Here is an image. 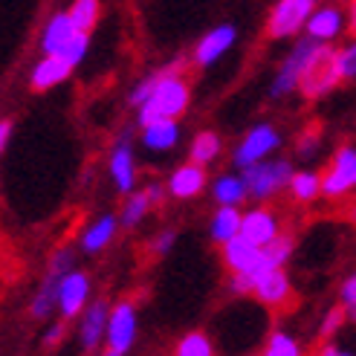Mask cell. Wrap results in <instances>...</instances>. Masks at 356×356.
<instances>
[{"label":"cell","instance_id":"d4e9b609","mask_svg":"<svg viewBox=\"0 0 356 356\" xmlns=\"http://www.w3.org/2000/svg\"><path fill=\"white\" fill-rule=\"evenodd\" d=\"M290 191L296 203H313L322 194V174H310V171H298L290 180Z\"/></svg>","mask_w":356,"mask_h":356},{"label":"cell","instance_id":"83f0119b","mask_svg":"<svg viewBox=\"0 0 356 356\" xmlns=\"http://www.w3.org/2000/svg\"><path fill=\"white\" fill-rule=\"evenodd\" d=\"M174 356H215V348H211V339L203 330H191L177 342Z\"/></svg>","mask_w":356,"mask_h":356},{"label":"cell","instance_id":"ffe728a7","mask_svg":"<svg viewBox=\"0 0 356 356\" xmlns=\"http://www.w3.org/2000/svg\"><path fill=\"white\" fill-rule=\"evenodd\" d=\"M177 139H180V128H177L174 119H156L142 128V142L151 151H168L177 145Z\"/></svg>","mask_w":356,"mask_h":356},{"label":"cell","instance_id":"4fadbf2b","mask_svg":"<svg viewBox=\"0 0 356 356\" xmlns=\"http://www.w3.org/2000/svg\"><path fill=\"white\" fill-rule=\"evenodd\" d=\"M241 235L249 238L258 246H270L278 235H281V226L278 218L273 215L270 209H252L243 215V226H241Z\"/></svg>","mask_w":356,"mask_h":356},{"label":"cell","instance_id":"e0dca14e","mask_svg":"<svg viewBox=\"0 0 356 356\" xmlns=\"http://www.w3.org/2000/svg\"><path fill=\"white\" fill-rule=\"evenodd\" d=\"M70 73H73V64L64 56H44L32 70V90H49V87L61 84Z\"/></svg>","mask_w":356,"mask_h":356},{"label":"cell","instance_id":"44dd1931","mask_svg":"<svg viewBox=\"0 0 356 356\" xmlns=\"http://www.w3.org/2000/svg\"><path fill=\"white\" fill-rule=\"evenodd\" d=\"M241 226H243V215L238 211V206H220L218 215L211 218V241H218L220 246L226 241H232L241 235Z\"/></svg>","mask_w":356,"mask_h":356},{"label":"cell","instance_id":"9a60e30c","mask_svg":"<svg viewBox=\"0 0 356 356\" xmlns=\"http://www.w3.org/2000/svg\"><path fill=\"white\" fill-rule=\"evenodd\" d=\"M111 177L119 191L131 194L136 186V168H134V148H131V139L122 136L116 142V148L111 154Z\"/></svg>","mask_w":356,"mask_h":356},{"label":"cell","instance_id":"8d00e7d4","mask_svg":"<svg viewBox=\"0 0 356 356\" xmlns=\"http://www.w3.org/2000/svg\"><path fill=\"white\" fill-rule=\"evenodd\" d=\"M61 339H64V322H61V325H52V327L47 330V336H44V342H47L49 348H52V345H58Z\"/></svg>","mask_w":356,"mask_h":356},{"label":"cell","instance_id":"7c38bea8","mask_svg":"<svg viewBox=\"0 0 356 356\" xmlns=\"http://www.w3.org/2000/svg\"><path fill=\"white\" fill-rule=\"evenodd\" d=\"M87 296H90V278H87V273L81 270L67 273V278L61 281V293H58V313L64 322L81 313Z\"/></svg>","mask_w":356,"mask_h":356},{"label":"cell","instance_id":"f1b7e54d","mask_svg":"<svg viewBox=\"0 0 356 356\" xmlns=\"http://www.w3.org/2000/svg\"><path fill=\"white\" fill-rule=\"evenodd\" d=\"M261 356H301V348L293 336H287L284 330H273Z\"/></svg>","mask_w":356,"mask_h":356},{"label":"cell","instance_id":"30bf717a","mask_svg":"<svg viewBox=\"0 0 356 356\" xmlns=\"http://www.w3.org/2000/svg\"><path fill=\"white\" fill-rule=\"evenodd\" d=\"M136 339V307L131 301H119L111 310V322H108V348L128 353Z\"/></svg>","mask_w":356,"mask_h":356},{"label":"cell","instance_id":"277c9868","mask_svg":"<svg viewBox=\"0 0 356 356\" xmlns=\"http://www.w3.org/2000/svg\"><path fill=\"white\" fill-rule=\"evenodd\" d=\"M293 180V168L287 159H275V163H255L243 168V183L249 188V197L255 200H270L273 194L287 188Z\"/></svg>","mask_w":356,"mask_h":356},{"label":"cell","instance_id":"8992f818","mask_svg":"<svg viewBox=\"0 0 356 356\" xmlns=\"http://www.w3.org/2000/svg\"><path fill=\"white\" fill-rule=\"evenodd\" d=\"M316 3L318 0H278L270 12V17H266V35H270V38L296 35L301 26H307Z\"/></svg>","mask_w":356,"mask_h":356},{"label":"cell","instance_id":"74e56055","mask_svg":"<svg viewBox=\"0 0 356 356\" xmlns=\"http://www.w3.org/2000/svg\"><path fill=\"white\" fill-rule=\"evenodd\" d=\"M9 136H12V119H0V154L6 151Z\"/></svg>","mask_w":356,"mask_h":356},{"label":"cell","instance_id":"4dcf8cb0","mask_svg":"<svg viewBox=\"0 0 356 356\" xmlns=\"http://www.w3.org/2000/svg\"><path fill=\"white\" fill-rule=\"evenodd\" d=\"M87 49H90V32H79L76 29V35L67 41V47L58 52V56H64L73 67H79L84 61V56H87Z\"/></svg>","mask_w":356,"mask_h":356},{"label":"cell","instance_id":"6da1fadb","mask_svg":"<svg viewBox=\"0 0 356 356\" xmlns=\"http://www.w3.org/2000/svg\"><path fill=\"white\" fill-rule=\"evenodd\" d=\"M342 84V67H339V49H333L327 44H318L316 52L310 56L305 73H301L298 90L307 102H316L327 96L333 87Z\"/></svg>","mask_w":356,"mask_h":356},{"label":"cell","instance_id":"f35d334b","mask_svg":"<svg viewBox=\"0 0 356 356\" xmlns=\"http://www.w3.org/2000/svg\"><path fill=\"white\" fill-rule=\"evenodd\" d=\"M148 197H151V206H163V200H165V194H163V186H156V183H151L148 188Z\"/></svg>","mask_w":356,"mask_h":356},{"label":"cell","instance_id":"603a6c76","mask_svg":"<svg viewBox=\"0 0 356 356\" xmlns=\"http://www.w3.org/2000/svg\"><path fill=\"white\" fill-rule=\"evenodd\" d=\"M211 194L220 206H241L249 197V188L243 183V177H232V174H223L211 186Z\"/></svg>","mask_w":356,"mask_h":356},{"label":"cell","instance_id":"d6986e66","mask_svg":"<svg viewBox=\"0 0 356 356\" xmlns=\"http://www.w3.org/2000/svg\"><path fill=\"white\" fill-rule=\"evenodd\" d=\"M119 218L116 215H102L99 220H93L90 226L84 229V235H81V246H84V252H102L104 246H108L116 235V229H119Z\"/></svg>","mask_w":356,"mask_h":356},{"label":"cell","instance_id":"cb8c5ba5","mask_svg":"<svg viewBox=\"0 0 356 356\" xmlns=\"http://www.w3.org/2000/svg\"><path fill=\"white\" fill-rule=\"evenodd\" d=\"M223 148V142L215 131H200L197 136L191 139V148H188V163H197V165H209L215 163L218 154Z\"/></svg>","mask_w":356,"mask_h":356},{"label":"cell","instance_id":"2e32d148","mask_svg":"<svg viewBox=\"0 0 356 356\" xmlns=\"http://www.w3.org/2000/svg\"><path fill=\"white\" fill-rule=\"evenodd\" d=\"M206 188V168L197 163H186L183 168H177L168 180V191L177 200H188L197 197V194Z\"/></svg>","mask_w":356,"mask_h":356},{"label":"cell","instance_id":"8fae6325","mask_svg":"<svg viewBox=\"0 0 356 356\" xmlns=\"http://www.w3.org/2000/svg\"><path fill=\"white\" fill-rule=\"evenodd\" d=\"M108 322H111V307L108 301H93L90 307H87L84 318H81V327H79V339H81V348L87 353H93L102 339H108Z\"/></svg>","mask_w":356,"mask_h":356},{"label":"cell","instance_id":"ac0fdd59","mask_svg":"<svg viewBox=\"0 0 356 356\" xmlns=\"http://www.w3.org/2000/svg\"><path fill=\"white\" fill-rule=\"evenodd\" d=\"M76 35V26L73 21H70V15L67 12H58V15H52L47 26H44V35H41V49H44V56H58V52L67 47V41Z\"/></svg>","mask_w":356,"mask_h":356},{"label":"cell","instance_id":"836d02e7","mask_svg":"<svg viewBox=\"0 0 356 356\" xmlns=\"http://www.w3.org/2000/svg\"><path fill=\"white\" fill-rule=\"evenodd\" d=\"M339 67H342V81L356 79V41L345 49H339Z\"/></svg>","mask_w":356,"mask_h":356},{"label":"cell","instance_id":"ab89813d","mask_svg":"<svg viewBox=\"0 0 356 356\" xmlns=\"http://www.w3.org/2000/svg\"><path fill=\"white\" fill-rule=\"evenodd\" d=\"M316 356H350V353H342L339 348H333V345H322L316 350Z\"/></svg>","mask_w":356,"mask_h":356},{"label":"cell","instance_id":"5b68a950","mask_svg":"<svg viewBox=\"0 0 356 356\" xmlns=\"http://www.w3.org/2000/svg\"><path fill=\"white\" fill-rule=\"evenodd\" d=\"M353 188H356V148L342 145L322 171V194L327 200H339L353 194Z\"/></svg>","mask_w":356,"mask_h":356},{"label":"cell","instance_id":"4316f807","mask_svg":"<svg viewBox=\"0 0 356 356\" xmlns=\"http://www.w3.org/2000/svg\"><path fill=\"white\" fill-rule=\"evenodd\" d=\"M148 209H154V206H151V197H148V191H134L131 197L124 200V209H122V215H119L122 226H124V229H134L142 218L148 215Z\"/></svg>","mask_w":356,"mask_h":356},{"label":"cell","instance_id":"3957f363","mask_svg":"<svg viewBox=\"0 0 356 356\" xmlns=\"http://www.w3.org/2000/svg\"><path fill=\"white\" fill-rule=\"evenodd\" d=\"M67 273H73V252H70V249H58V252L52 255L49 266H47L41 290L35 293V298H32V307H29L32 318H47L52 313V307H58L61 281L67 278Z\"/></svg>","mask_w":356,"mask_h":356},{"label":"cell","instance_id":"d6a6232c","mask_svg":"<svg viewBox=\"0 0 356 356\" xmlns=\"http://www.w3.org/2000/svg\"><path fill=\"white\" fill-rule=\"evenodd\" d=\"M318 139H322V122H310L307 131L298 136V154H301V156L313 154L316 145H318Z\"/></svg>","mask_w":356,"mask_h":356},{"label":"cell","instance_id":"9c48e42d","mask_svg":"<svg viewBox=\"0 0 356 356\" xmlns=\"http://www.w3.org/2000/svg\"><path fill=\"white\" fill-rule=\"evenodd\" d=\"M252 296L266 307H275V310L290 307L293 305V284H290L287 273H284V266H273V270H266L255 281Z\"/></svg>","mask_w":356,"mask_h":356},{"label":"cell","instance_id":"7402d4cb","mask_svg":"<svg viewBox=\"0 0 356 356\" xmlns=\"http://www.w3.org/2000/svg\"><path fill=\"white\" fill-rule=\"evenodd\" d=\"M342 32V12L339 9H318L307 21V35L316 41H330Z\"/></svg>","mask_w":356,"mask_h":356},{"label":"cell","instance_id":"b9f144b4","mask_svg":"<svg viewBox=\"0 0 356 356\" xmlns=\"http://www.w3.org/2000/svg\"><path fill=\"white\" fill-rule=\"evenodd\" d=\"M99 356H124V353H119V350H113V348H108L104 353H99Z\"/></svg>","mask_w":356,"mask_h":356},{"label":"cell","instance_id":"7a4b0ae2","mask_svg":"<svg viewBox=\"0 0 356 356\" xmlns=\"http://www.w3.org/2000/svg\"><path fill=\"white\" fill-rule=\"evenodd\" d=\"M188 84L180 76H163V81L156 84V90L151 93V99L139 108V124L156 122V119H177L183 116L188 108Z\"/></svg>","mask_w":356,"mask_h":356},{"label":"cell","instance_id":"d590c367","mask_svg":"<svg viewBox=\"0 0 356 356\" xmlns=\"http://www.w3.org/2000/svg\"><path fill=\"white\" fill-rule=\"evenodd\" d=\"M171 246H174V232H159V235L154 238V252H156V255L171 252Z\"/></svg>","mask_w":356,"mask_h":356},{"label":"cell","instance_id":"1f68e13d","mask_svg":"<svg viewBox=\"0 0 356 356\" xmlns=\"http://www.w3.org/2000/svg\"><path fill=\"white\" fill-rule=\"evenodd\" d=\"M345 318H348V307L345 305L330 307L327 316H325V322H322V327H318V336H322V339H330V336L345 325Z\"/></svg>","mask_w":356,"mask_h":356},{"label":"cell","instance_id":"f546056e","mask_svg":"<svg viewBox=\"0 0 356 356\" xmlns=\"http://www.w3.org/2000/svg\"><path fill=\"white\" fill-rule=\"evenodd\" d=\"M293 246H296V238L290 232H281L270 246H264V252H266V258H270L273 266H284L293 255Z\"/></svg>","mask_w":356,"mask_h":356},{"label":"cell","instance_id":"e575fe53","mask_svg":"<svg viewBox=\"0 0 356 356\" xmlns=\"http://www.w3.org/2000/svg\"><path fill=\"white\" fill-rule=\"evenodd\" d=\"M342 305L348 307V316L356 322V273L348 275L345 284H342Z\"/></svg>","mask_w":356,"mask_h":356},{"label":"cell","instance_id":"ba28073f","mask_svg":"<svg viewBox=\"0 0 356 356\" xmlns=\"http://www.w3.org/2000/svg\"><path fill=\"white\" fill-rule=\"evenodd\" d=\"M278 142H281V136L273 124H255V128L241 139V145L235 148V165L249 168V165L261 163L266 154L278 148Z\"/></svg>","mask_w":356,"mask_h":356},{"label":"cell","instance_id":"484cf974","mask_svg":"<svg viewBox=\"0 0 356 356\" xmlns=\"http://www.w3.org/2000/svg\"><path fill=\"white\" fill-rule=\"evenodd\" d=\"M99 12H102V3L99 0H76L73 6H70V21L79 32H90L99 21Z\"/></svg>","mask_w":356,"mask_h":356},{"label":"cell","instance_id":"52a82bcc","mask_svg":"<svg viewBox=\"0 0 356 356\" xmlns=\"http://www.w3.org/2000/svg\"><path fill=\"white\" fill-rule=\"evenodd\" d=\"M316 47H318L316 38H305V41H298V44L293 47V52H290L287 58H284L278 76H275V81H273V90H270L273 99H281V96H287L290 90H296L298 81H301V73H305V67H307V61H310V56L316 52Z\"/></svg>","mask_w":356,"mask_h":356},{"label":"cell","instance_id":"60d3db41","mask_svg":"<svg viewBox=\"0 0 356 356\" xmlns=\"http://www.w3.org/2000/svg\"><path fill=\"white\" fill-rule=\"evenodd\" d=\"M348 15H350V32L356 35V0H348Z\"/></svg>","mask_w":356,"mask_h":356},{"label":"cell","instance_id":"5bb4252c","mask_svg":"<svg viewBox=\"0 0 356 356\" xmlns=\"http://www.w3.org/2000/svg\"><path fill=\"white\" fill-rule=\"evenodd\" d=\"M235 26L232 24H223L218 29H211L206 38L197 44V49H194V64L197 67H209V64H215L223 52L235 44Z\"/></svg>","mask_w":356,"mask_h":356}]
</instances>
